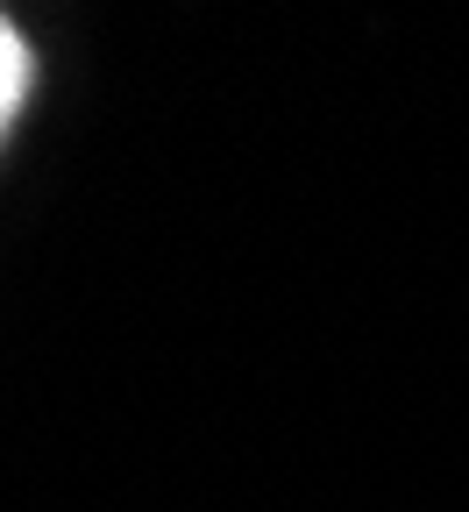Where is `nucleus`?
Listing matches in <instances>:
<instances>
[{
    "mask_svg": "<svg viewBox=\"0 0 469 512\" xmlns=\"http://www.w3.org/2000/svg\"><path fill=\"white\" fill-rule=\"evenodd\" d=\"M29 86H36V50H29V36H22L8 15H0V143H8V128H15V114H22Z\"/></svg>",
    "mask_w": 469,
    "mask_h": 512,
    "instance_id": "obj_1",
    "label": "nucleus"
}]
</instances>
